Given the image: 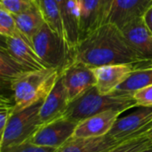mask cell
<instances>
[{
    "mask_svg": "<svg viewBox=\"0 0 152 152\" xmlns=\"http://www.w3.org/2000/svg\"><path fill=\"white\" fill-rule=\"evenodd\" d=\"M37 4L33 0H1L0 7L12 15H18Z\"/></svg>",
    "mask_w": 152,
    "mask_h": 152,
    "instance_id": "cb8c5ba5",
    "label": "cell"
},
{
    "mask_svg": "<svg viewBox=\"0 0 152 152\" xmlns=\"http://www.w3.org/2000/svg\"><path fill=\"white\" fill-rule=\"evenodd\" d=\"M152 5V0H114L107 22L120 29L135 18L142 16Z\"/></svg>",
    "mask_w": 152,
    "mask_h": 152,
    "instance_id": "5bb4252c",
    "label": "cell"
},
{
    "mask_svg": "<svg viewBox=\"0 0 152 152\" xmlns=\"http://www.w3.org/2000/svg\"><path fill=\"white\" fill-rule=\"evenodd\" d=\"M74 61H81L91 68L148 62L128 44L121 29L110 22L102 23L79 41L74 52Z\"/></svg>",
    "mask_w": 152,
    "mask_h": 152,
    "instance_id": "6da1fadb",
    "label": "cell"
},
{
    "mask_svg": "<svg viewBox=\"0 0 152 152\" xmlns=\"http://www.w3.org/2000/svg\"><path fill=\"white\" fill-rule=\"evenodd\" d=\"M141 108L128 116L118 118L108 134L116 140L126 141L145 134L151 126L152 107Z\"/></svg>",
    "mask_w": 152,
    "mask_h": 152,
    "instance_id": "ba28073f",
    "label": "cell"
},
{
    "mask_svg": "<svg viewBox=\"0 0 152 152\" xmlns=\"http://www.w3.org/2000/svg\"><path fill=\"white\" fill-rule=\"evenodd\" d=\"M13 16L18 28L32 45V39L34 36L46 22L38 4H35L25 12Z\"/></svg>",
    "mask_w": 152,
    "mask_h": 152,
    "instance_id": "2e32d148",
    "label": "cell"
},
{
    "mask_svg": "<svg viewBox=\"0 0 152 152\" xmlns=\"http://www.w3.org/2000/svg\"><path fill=\"white\" fill-rule=\"evenodd\" d=\"M32 45L48 68L62 70L74 60V50L67 39L54 31L46 22L34 36Z\"/></svg>",
    "mask_w": 152,
    "mask_h": 152,
    "instance_id": "277c9868",
    "label": "cell"
},
{
    "mask_svg": "<svg viewBox=\"0 0 152 152\" xmlns=\"http://www.w3.org/2000/svg\"><path fill=\"white\" fill-rule=\"evenodd\" d=\"M141 152H152V146L151 147H150V148H148V149H146V150H144V151H142Z\"/></svg>",
    "mask_w": 152,
    "mask_h": 152,
    "instance_id": "4dcf8cb0",
    "label": "cell"
},
{
    "mask_svg": "<svg viewBox=\"0 0 152 152\" xmlns=\"http://www.w3.org/2000/svg\"><path fill=\"white\" fill-rule=\"evenodd\" d=\"M61 71L54 68L31 70L12 81L10 88L15 112L43 102L53 88Z\"/></svg>",
    "mask_w": 152,
    "mask_h": 152,
    "instance_id": "7a4b0ae2",
    "label": "cell"
},
{
    "mask_svg": "<svg viewBox=\"0 0 152 152\" xmlns=\"http://www.w3.org/2000/svg\"><path fill=\"white\" fill-rule=\"evenodd\" d=\"M69 105V101L68 93L64 86L61 74L52 91L42 102L39 110V118L41 124L44 125L63 117Z\"/></svg>",
    "mask_w": 152,
    "mask_h": 152,
    "instance_id": "8fae6325",
    "label": "cell"
},
{
    "mask_svg": "<svg viewBox=\"0 0 152 152\" xmlns=\"http://www.w3.org/2000/svg\"><path fill=\"white\" fill-rule=\"evenodd\" d=\"M37 3L45 17L46 23L54 31L65 37L61 11L56 0H37Z\"/></svg>",
    "mask_w": 152,
    "mask_h": 152,
    "instance_id": "ffe728a7",
    "label": "cell"
},
{
    "mask_svg": "<svg viewBox=\"0 0 152 152\" xmlns=\"http://www.w3.org/2000/svg\"><path fill=\"white\" fill-rule=\"evenodd\" d=\"M144 66H145V67H148V68H152V60L151 61H150L149 62H146V63L144 64Z\"/></svg>",
    "mask_w": 152,
    "mask_h": 152,
    "instance_id": "f546056e",
    "label": "cell"
},
{
    "mask_svg": "<svg viewBox=\"0 0 152 152\" xmlns=\"http://www.w3.org/2000/svg\"><path fill=\"white\" fill-rule=\"evenodd\" d=\"M142 18L145 24L152 32V5L145 12V13L142 15Z\"/></svg>",
    "mask_w": 152,
    "mask_h": 152,
    "instance_id": "83f0119b",
    "label": "cell"
},
{
    "mask_svg": "<svg viewBox=\"0 0 152 152\" xmlns=\"http://www.w3.org/2000/svg\"><path fill=\"white\" fill-rule=\"evenodd\" d=\"M1 47L29 69L37 70L48 68L37 54L34 48L24 39L17 37H1Z\"/></svg>",
    "mask_w": 152,
    "mask_h": 152,
    "instance_id": "4fadbf2b",
    "label": "cell"
},
{
    "mask_svg": "<svg viewBox=\"0 0 152 152\" xmlns=\"http://www.w3.org/2000/svg\"><path fill=\"white\" fill-rule=\"evenodd\" d=\"M149 62V61H148ZM142 63L116 89L115 94L133 97L138 91L152 85V68L145 67Z\"/></svg>",
    "mask_w": 152,
    "mask_h": 152,
    "instance_id": "e0dca14e",
    "label": "cell"
},
{
    "mask_svg": "<svg viewBox=\"0 0 152 152\" xmlns=\"http://www.w3.org/2000/svg\"><path fill=\"white\" fill-rule=\"evenodd\" d=\"M61 77L68 93L69 103L96 86L93 68L78 61L73 60L66 66L62 69Z\"/></svg>",
    "mask_w": 152,
    "mask_h": 152,
    "instance_id": "52a82bcc",
    "label": "cell"
},
{
    "mask_svg": "<svg viewBox=\"0 0 152 152\" xmlns=\"http://www.w3.org/2000/svg\"><path fill=\"white\" fill-rule=\"evenodd\" d=\"M56 149L49 148V147H43L37 144H34L28 141L18 144L16 146L11 147L0 152H54Z\"/></svg>",
    "mask_w": 152,
    "mask_h": 152,
    "instance_id": "d4e9b609",
    "label": "cell"
},
{
    "mask_svg": "<svg viewBox=\"0 0 152 152\" xmlns=\"http://www.w3.org/2000/svg\"><path fill=\"white\" fill-rule=\"evenodd\" d=\"M145 135H146V136H147V137H148V138H149V139H150V140L152 142V124H151V126L150 127V129L145 133Z\"/></svg>",
    "mask_w": 152,
    "mask_h": 152,
    "instance_id": "f1b7e54d",
    "label": "cell"
},
{
    "mask_svg": "<svg viewBox=\"0 0 152 152\" xmlns=\"http://www.w3.org/2000/svg\"><path fill=\"white\" fill-rule=\"evenodd\" d=\"M128 44L147 61L152 60V32L142 16L128 22L121 28Z\"/></svg>",
    "mask_w": 152,
    "mask_h": 152,
    "instance_id": "30bf717a",
    "label": "cell"
},
{
    "mask_svg": "<svg viewBox=\"0 0 152 152\" xmlns=\"http://www.w3.org/2000/svg\"><path fill=\"white\" fill-rule=\"evenodd\" d=\"M119 110H108L90 117L78 123L72 137L93 138L107 135L118 119Z\"/></svg>",
    "mask_w": 152,
    "mask_h": 152,
    "instance_id": "7c38bea8",
    "label": "cell"
},
{
    "mask_svg": "<svg viewBox=\"0 0 152 152\" xmlns=\"http://www.w3.org/2000/svg\"><path fill=\"white\" fill-rule=\"evenodd\" d=\"M15 113L14 102H12L10 98L4 95H1L0 98V135L4 131V128Z\"/></svg>",
    "mask_w": 152,
    "mask_h": 152,
    "instance_id": "603a6c76",
    "label": "cell"
},
{
    "mask_svg": "<svg viewBox=\"0 0 152 152\" xmlns=\"http://www.w3.org/2000/svg\"><path fill=\"white\" fill-rule=\"evenodd\" d=\"M142 63H123L110 64L93 68L96 88L101 94H113L116 89Z\"/></svg>",
    "mask_w": 152,
    "mask_h": 152,
    "instance_id": "9c48e42d",
    "label": "cell"
},
{
    "mask_svg": "<svg viewBox=\"0 0 152 152\" xmlns=\"http://www.w3.org/2000/svg\"><path fill=\"white\" fill-rule=\"evenodd\" d=\"M0 35L1 37H20L24 39L28 44H29L27 38L18 28L14 16L2 7H0Z\"/></svg>",
    "mask_w": 152,
    "mask_h": 152,
    "instance_id": "44dd1931",
    "label": "cell"
},
{
    "mask_svg": "<svg viewBox=\"0 0 152 152\" xmlns=\"http://www.w3.org/2000/svg\"><path fill=\"white\" fill-rule=\"evenodd\" d=\"M151 146L152 142L143 134L122 142L107 152H141Z\"/></svg>",
    "mask_w": 152,
    "mask_h": 152,
    "instance_id": "7402d4cb",
    "label": "cell"
},
{
    "mask_svg": "<svg viewBox=\"0 0 152 152\" xmlns=\"http://www.w3.org/2000/svg\"><path fill=\"white\" fill-rule=\"evenodd\" d=\"M114 0H100V25L107 22Z\"/></svg>",
    "mask_w": 152,
    "mask_h": 152,
    "instance_id": "4316f807",
    "label": "cell"
},
{
    "mask_svg": "<svg viewBox=\"0 0 152 152\" xmlns=\"http://www.w3.org/2000/svg\"><path fill=\"white\" fill-rule=\"evenodd\" d=\"M33 1H35V2H37V0H33Z\"/></svg>",
    "mask_w": 152,
    "mask_h": 152,
    "instance_id": "1f68e13d",
    "label": "cell"
},
{
    "mask_svg": "<svg viewBox=\"0 0 152 152\" xmlns=\"http://www.w3.org/2000/svg\"><path fill=\"white\" fill-rule=\"evenodd\" d=\"M100 26V0H80L79 41Z\"/></svg>",
    "mask_w": 152,
    "mask_h": 152,
    "instance_id": "ac0fdd59",
    "label": "cell"
},
{
    "mask_svg": "<svg viewBox=\"0 0 152 152\" xmlns=\"http://www.w3.org/2000/svg\"><path fill=\"white\" fill-rule=\"evenodd\" d=\"M42 102L15 112L0 135V151L28 141L41 126L39 110Z\"/></svg>",
    "mask_w": 152,
    "mask_h": 152,
    "instance_id": "5b68a950",
    "label": "cell"
},
{
    "mask_svg": "<svg viewBox=\"0 0 152 152\" xmlns=\"http://www.w3.org/2000/svg\"><path fill=\"white\" fill-rule=\"evenodd\" d=\"M133 97L138 107H152V85L138 91Z\"/></svg>",
    "mask_w": 152,
    "mask_h": 152,
    "instance_id": "484cf974",
    "label": "cell"
},
{
    "mask_svg": "<svg viewBox=\"0 0 152 152\" xmlns=\"http://www.w3.org/2000/svg\"><path fill=\"white\" fill-rule=\"evenodd\" d=\"M28 71L31 69L19 62L4 48H0V77L3 83L10 85L15 78Z\"/></svg>",
    "mask_w": 152,
    "mask_h": 152,
    "instance_id": "d6986e66",
    "label": "cell"
},
{
    "mask_svg": "<svg viewBox=\"0 0 152 152\" xmlns=\"http://www.w3.org/2000/svg\"><path fill=\"white\" fill-rule=\"evenodd\" d=\"M77 125L78 122L77 121L61 117L41 125L29 139V142L39 146L58 149L73 136Z\"/></svg>",
    "mask_w": 152,
    "mask_h": 152,
    "instance_id": "8992f818",
    "label": "cell"
},
{
    "mask_svg": "<svg viewBox=\"0 0 152 152\" xmlns=\"http://www.w3.org/2000/svg\"><path fill=\"white\" fill-rule=\"evenodd\" d=\"M134 107H138V105L134 97L115 93L103 95L98 92L96 86H94L71 102L63 117L79 123L104 111L119 110L125 112Z\"/></svg>",
    "mask_w": 152,
    "mask_h": 152,
    "instance_id": "3957f363",
    "label": "cell"
},
{
    "mask_svg": "<svg viewBox=\"0 0 152 152\" xmlns=\"http://www.w3.org/2000/svg\"><path fill=\"white\" fill-rule=\"evenodd\" d=\"M122 142L109 134L93 138L71 137L54 152H107Z\"/></svg>",
    "mask_w": 152,
    "mask_h": 152,
    "instance_id": "9a60e30c",
    "label": "cell"
}]
</instances>
